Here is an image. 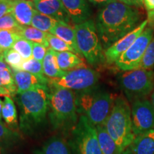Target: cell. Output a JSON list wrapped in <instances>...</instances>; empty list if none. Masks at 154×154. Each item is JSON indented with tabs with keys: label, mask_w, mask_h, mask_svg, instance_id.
Instances as JSON below:
<instances>
[{
	"label": "cell",
	"mask_w": 154,
	"mask_h": 154,
	"mask_svg": "<svg viewBox=\"0 0 154 154\" xmlns=\"http://www.w3.org/2000/svg\"><path fill=\"white\" fill-rule=\"evenodd\" d=\"M141 14L138 9L120 2H113L98 12L96 27L105 50L139 25Z\"/></svg>",
	"instance_id": "6da1fadb"
},
{
	"label": "cell",
	"mask_w": 154,
	"mask_h": 154,
	"mask_svg": "<svg viewBox=\"0 0 154 154\" xmlns=\"http://www.w3.org/2000/svg\"><path fill=\"white\" fill-rule=\"evenodd\" d=\"M20 110V127L24 131H32L45 120L49 110V86H36L17 94Z\"/></svg>",
	"instance_id": "7a4b0ae2"
},
{
	"label": "cell",
	"mask_w": 154,
	"mask_h": 154,
	"mask_svg": "<svg viewBox=\"0 0 154 154\" xmlns=\"http://www.w3.org/2000/svg\"><path fill=\"white\" fill-rule=\"evenodd\" d=\"M49 86V116L54 129H73L79 121L76 94L67 88Z\"/></svg>",
	"instance_id": "3957f363"
},
{
	"label": "cell",
	"mask_w": 154,
	"mask_h": 154,
	"mask_svg": "<svg viewBox=\"0 0 154 154\" xmlns=\"http://www.w3.org/2000/svg\"><path fill=\"white\" fill-rule=\"evenodd\" d=\"M115 99L109 92L96 88L79 91L76 94L77 111L85 116L94 126L104 125L112 111Z\"/></svg>",
	"instance_id": "277c9868"
},
{
	"label": "cell",
	"mask_w": 154,
	"mask_h": 154,
	"mask_svg": "<svg viewBox=\"0 0 154 154\" xmlns=\"http://www.w3.org/2000/svg\"><path fill=\"white\" fill-rule=\"evenodd\" d=\"M104 126L122 151L132 143L136 136L133 131L131 109L124 98L121 96L116 98L112 111Z\"/></svg>",
	"instance_id": "5b68a950"
},
{
	"label": "cell",
	"mask_w": 154,
	"mask_h": 154,
	"mask_svg": "<svg viewBox=\"0 0 154 154\" xmlns=\"http://www.w3.org/2000/svg\"><path fill=\"white\" fill-rule=\"evenodd\" d=\"M76 44L82 55L90 64L97 65L106 61L104 51L92 19L74 26Z\"/></svg>",
	"instance_id": "8992f818"
},
{
	"label": "cell",
	"mask_w": 154,
	"mask_h": 154,
	"mask_svg": "<svg viewBox=\"0 0 154 154\" xmlns=\"http://www.w3.org/2000/svg\"><path fill=\"white\" fill-rule=\"evenodd\" d=\"M121 87L128 99H142L154 89V72L138 68L124 73L119 79Z\"/></svg>",
	"instance_id": "52a82bcc"
},
{
	"label": "cell",
	"mask_w": 154,
	"mask_h": 154,
	"mask_svg": "<svg viewBox=\"0 0 154 154\" xmlns=\"http://www.w3.org/2000/svg\"><path fill=\"white\" fill-rule=\"evenodd\" d=\"M100 75L94 69L83 67L66 72L60 78L49 79L48 85L67 88L72 91H84L95 88Z\"/></svg>",
	"instance_id": "ba28073f"
},
{
	"label": "cell",
	"mask_w": 154,
	"mask_h": 154,
	"mask_svg": "<svg viewBox=\"0 0 154 154\" xmlns=\"http://www.w3.org/2000/svg\"><path fill=\"white\" fill-rule=\"evenodd\" d=\"M72 146L76 154H102L96 126L81 115L72 130Z\"/></svg>",
	"instance_id": "9c48e42d"
},
{
	"label": "cell",
	"mask_w": 154,
	"mask_h": 154,
	"mask_svg": "<svg viewBox=\"0 0 154 154\" xmlns=\"http://www.w3.org/2000/svg\"><path fill=\"white\" fill-rule=\"evenodd\" d=\"M153 34L154 29L146 27L132 45L116 61V66L124 72L139 68L144 53L153 38Z\"/></svg>",
	"instance_id": "30bf717a"
},
{
	"label": "cell",
	"mask_w": 154,
	"mask_h": 154,
	"mask_svg": "<svg viewBox=\"0 0 154 154\" xmlns=\"http://www.w3.org/2000/svg\"><path fill=\"white\" fill-rule=\"evenodd\" d=\"M131 119L136 136L154 129V108L151 102L144 99L133 101Z\"/></svg>",
	"instance_id": "8fae6325"
},
{
	"label": "cell",
	"mask_w": 154,
	"mask_h": 154,
	"mask_svg": "<svg viewBox=\"0 0 154 154\" xmlns=\"http://www.w3.org/2000/svg\"><path fill=\"white\" fill-rule=\"evenodd\" d=\"M148 20L146 19L141 22L135 29L120 38L104 51L106 61L108 63H116L123 53H124L129 48L135 40L141 34L146 28Z\"/></svg>",
	"instance_id": "7c38bea8"
},
{
	"label": "cell",
	"mask_w": 154,
	"mask_h": 154,
	"mask_svg": "<svg viewBox=\"0 0 154 154\" xmlns=\"http://www.w3.org/2000/svg\"><path fill=\"white\" fill-rule=\"evenodd\" d=\"M38 12L48 15L58 21L70 24L71 20L61 0H33Z\"/></svg>",
	"instance_id": "4fadbf2b"
},
{
	"label": "cell",
	"mask_w": 154,
	"mask_h": 154,
	"mask_svg": "<svg viewBox=\"0 0 154 154\" xmlns=\"http://www.w3.org/2000/svg\"><path fill=\"white\" fill-rule=\"evenodd\" d=\"M72 22L79 24L89 19L91 15L90 6L86 0H61Z\"/></svg>",
	"instance_id": "5bb4252c"
},
{
	"label": "cell",
	"mask_w": 154,
	"mask_h": 154,
	"mask_svg": "<svg viewBox=\"0 0 154 154\" xmlns=\"http://www.w3.org/2000/svg\"><path fill=\"white\" fill-rule=\"evenodd\" d=\"M17 94L22 93L36 86H48L49 79L44 76H38L31 73L19 71L13 72Z\"/></svg>",
	"instance_id": "9a60e30c"
},
{
	"label": "cell",
	"mask_w": 154,
	"mask_h": 154,
	"mask_svg": "<svg viewBox=\"0 0 154 154\" xmlns=\"http://www.w3.org/2000/svg\"><path fill=\"white\" fill-rule=\"evenodd\" d=\"M36 12L32 0H13L11 14L21 26H30Z\"/></svg>",
	"instance_id": "2e32d148"
},
{
	"label": "cell",
	"mask_w": 154,
	"mask_h": 154,
	"mask_svg": "<svg viewBox=\"0 0 154 154\" xmlns=\"http://www.w3.org/2000/svg\"><path fill=\"white\" fill-rule=\"evenodd\" d=\"M49 33L61 38L74 49L76 54L83 57L77 47L75 29L74 27H72L70 24L59 21L54 27L50 31Z\"/></svg>",
	"instance_id": "e0dca14e"
},
{
	"label": "cell",
	"mask_w": 154,
	"mask_h": 154,
	"mask_svg": "<svg viewBox=\"0 0 154 154\" xmlns=\"http://www.w3.org/2000/svg\"><path fill=\"white\" fill-rule=\"evenodd\" d=\"M129 147L133 154H154V129L136 136Z\"/></svg>",
	"instance_id": "ac0fdd59"
},
{
	"label": "cell",
	"mask_w": 154,
	"mask_h": 154,
	"mask_svg": "<svg viewBox=\"0 0 154 154\" xmlns=\"http://www.w3.org/2000/svg\"><path fill=\"white\" fill-rule=\"evenodd\" d=\"M42 66L44 74L49 79L60 78L66 73L59 68L57 62V51L50 48L47 49L45 57L42 61Z\"/></svg>",
	"instance_id": "d6986e66"
},
{
	"label": "cell",
	"mask_w": 154,
	"mask_h": 154,
	"mask_svg": "<svg viewBox=\"0 0 154 154\" xmlns=\"http://www.w3.org/2000/svg\"><path fill=\"white\" fill-rule=\"evenodd\" d=\"M102 154H121L123 151L107 132L104 125L96 126Z\"/></svg>",
	"instance_id": "ffe728a7"
},
{
	"label": "cell",
	"mask_w": 154,
	"mask_h": 154,
	"mask_svg": "<svg viewBox=\"0 0 154 154\" xmlns=\"http://www.w3.org/2000/svg\"><path fill=\"white\" fill-rule=\"evenodd\" d=\"M57 62L59 68L63 72L86 67L85 63L76 54L72 51H57Z\"/></svg>",
	"instance_id": "44dd1931"
},
{
	"label": "cell",
	"mask_w": 154,
	"mask_h": 154,
	"mask_svg": "<svg viewBox=\"0 0 154 154\" xmlns=\"http://www.w3.org/2000/svg\"><path fill=\"white\" fill-rule=\"evenodd\" d=\"M35 154H71V152L64 140L54 137L46 142L41 149L36 151Z\"/></svg>",
	"instance_id": "7402d4cb"
},
{
	"label": "cell",
	"mask_w": 154,
	"mask_h": 154,
	"mask_svg": "<svg viewBox=\"0 0 154 154\" xmlns=\"http://www.w3.org/2000/svg\"><path fill=\"white\" fill-rule=\"evenodd\" d=\"M21 37L25 38L34 43L42 44L44 47L49 49V45L47 39V34L46 32L37 29L29 26H20L17 30Z\"/></svg>",
	"instance_id": "603a6c76"
},
{
	"label": "cell",
	"mask_w": 154,
	"mask_h": 154,
	"mask_svg": "<svg viewBox=\"0 0 154 154\" xmlns=\"http://www.w3.org/2000/svg\"><path fill=\"white\" fill-rule=\"evenodd\" d=\"M2 116L8 126L16 127L18 124L17 121V111L11 96H5L4 100Z\"/></svg>",
	"instance_id": "cb8c5ba5"
},
{
	"label": "cell",
	"mask_w": 154,
	"mask_h": 154,
	"mask_svg": "<svg viewBox=\"0 0 154 154\" xmlns=\"http://www.w3.org/2000/svg\"><path fill=\"white\" fill-rule=\"evenodd\" d=\"M59 21L48 15L36 12L32 20L31 26L44 32H50Z\"/></svg>",
	"instance_id": "d4e9b609"
},
{
	"label": "cell",
	"mask_w": 154,
	"mask_h": 154,
	"mask_svg": "<svg viewBox=\"0 0 154 154\" xmlns=\"http://www.w3.org/2000/svg\"><path fill=\"white\" fill-rule=\"evenodd\" d=\"M20 38L16 30L0 29V49L5 51L12 49L15 42Z\"/></svg>",
	"instance_id": "484cf974"
},
{
	"label": "cell",
	"mask_w": 154,
	"mask_h": 154,
	"mask_svg": "<svg viewBox=\"0 0 154 154\" xmlns=\"http://www.w3.org/2000/svg\"><path fill=\"white\" fill-rule=\"evenodd\" d=\"M0 87L7 88L11 93V96H14L17 94L14 75L10 67L0 72Z\"/></svg>",
	"instance_id": "4316f807"
},
{
	"label": "cell",
	"mask_w": 154,
	"mask_h": 154,
	"mask_svg": "<svg viewBox=\"0 0 154 154\" xmlns=\"http://www.w3.org/2000/svg\"><path fill=\"white\" fill-rule=\"evenodd\" d=\"M4 59L12 72H19L24 60L19 54L13 49L4 51Z\"/></svg>",
	"instance_id": "83f0119b"
},
{
	"label": "cell",
	"mask_w": 154,
	"mask_h": 154,
	"mask_svg": "<svg viewBox=\"0 0 154 154\" xmlns=\"http://www.w3.org/2000/svg\"><path fill=\"white\" fill-rule=\"evenodd\" d=\"M12 49L17 51L19 54L22 56L24 60H27V59L32 58L33 42L21 37L15 42L13 45Z\"/></svg>",
	"instance_id": "f1b7e54d"
},
{
	"label": "cell",
	"mask_w": 154,
	"mask_h": 154,
	"mask_svg": "<svg viewBox=\"0 0 154 154\" xmlns=\"http://www.w3.org/2000/svg\"><path fill=\"white\" fill-rule=\"evenodd\" d=\"M47 39L48 43H49L50 49H53L54 51H57V52H62V51H72V52H75L74 49L69 46L68 44L63 42L61 38H58L51 33L47 34Z\"/></svg>",
	"instance_id": "f546056e"
},
{
	"label": "cell",
	"mask_w": 154,
	"mask_h": 154,
	"mask_svg": "<svg viewBox=\"0 0 154 154\" xmlns=\"http://www.w3.org/2000/svg\"><path fill=\"white\" fill-rule=\"evenodd\" d=\"M19 71H24L38 76H44L42 62L36 60L34 58L23 61Z\"/></svg>",
	"instance_id": "4dcf8cb0"
},
{
	"label": "cell",
	"mask_w": 154,
	"mask_h": 154,
	"mask_svg": "<svg viewBox=\"0 0 154 154\" xmlns=\"http://www.w3.org/2000/svg\"><path fill=\"white\" fill-rule=\"evenodd\" d=\"M154 67V37L150 42L142 59L139 68L152 70Z\"/></svg>",
	"instance_id": "1f68e13d"
},
{
	"label": "cell",
	"mask_w": 154,
	"mask_h": 154,
	"mask_svg": "<svg viewBox=\"0 0 154 154\" xmlns=\"http://www.w3.org/2000/svg\"><path fill=\"white\" fill-rule=\"evenodd\" d=\"M21 25L17 22V20L12 14H8L0 18V29H11L17 30Z\"/></svg>",
	"instance_id": "d6a6232c"
},
{
	"label": "cell",
	"mask_w": 154,
	"mask_h": 154,
	"mask_svg": "<svg viewBox=\"0 0 154 154\" xmlns=\"http://www.w3.org/2000/svg\"><path fill=\"white\" fill-rule=\"evenodd\" d=\"M16 137L15 133L9 130L7 126L0 121V146L9 143Z\"/></svg>",
	"instance_id": "836d02e7"
},
{
	"label": "cell",
	"mask_w": 154,
	"mask_h": 154,
	"mask_svg": "<svg viewBox=\"0 0 154 154\" xmlns=\"http://www.w3.org/2000/svg\"><path fill=\"white\" fill-rule=\"evenodd\" d=\"M48 48L44 47L42 44L33 42V51H32V58L36 60L42 62L47 54Z\"/></svg>",
	"instance_id": "e575fe53"
},
{
	"label": "cell",
	"mask_w": 154,
	"mask_h": 154,
	"mask_svg": "<svg viewBox=\"0 0 154 154\" xmlns=\"http://www.w3.org/2000/svg\"><path fill=\"white\" fill-rule=\"evenodd\" d=\"M13 0H0V18L12 11Z\"/></svg>",
	"instance_id": "d590c367"
},
{
	"label": "cell",
	"mask_w": 154,
	"mask_h": 154,
	"mask_svg": "<svg viewBox=\"0 0 154 154\" xmlns=\"http://www.w3.org/2000/svg\"><path fill=\"white\" fill-rule=\"evenodd\" d=\"M88 1L94 5L103 6L104 7V6L113 2L116 1V0H88Z\"/></svg>",
	"instance_id": "8d00e7d4"
},
{
	"label": "cell",
	"mask_w": 154,
	"mask_h": 154,
	"mask_svg": "<svg viewBox=\"0 0 154 154\" xmlns=\"http://www.w3.org/2000/svg\"><path fill=\"white\" fill-rule=\"evenodd\" d=\"M116 1L120 2L121 3H124L126 5L131 6V7H140L137 0H116Z\"/></svg>",
	"instance_id": "74e56055"
},
{
	"label": "cell",
	"mask_w": 154,
	"mask_h": 154,
	"mask_svg": "<svg viewBox=\"0 0 154 154\" xmlns=\"http://www.w3.org/2000/svg\"><path fill=\"white\" fill-rule=\"evenodd\" d=\"M143 5L148 12L154 10V0H143Z\"/></svg>",
	"instance_id": "f35d334b"
},
{
	"label": "cell",
	"mask_w": 154,
	"mask_h": 154,
	"mask_svg": "<svg viewBox=\"0 0 154 154\" xmlns=\"http://www.w3.org/2000/svg\"><path fill=\"white\" fill-rule=\"evenodd\" d=\"M148 25L149 27L154 29V10L148 12Z\"/></svg>",
	"instance_id": "ab89813d"
},
{
	"label": "cell",
	"mask_w": 154,
	"mask_h": 154,
	"mask_svg": "<svg viewBox=\"0 0 154 154\" xmlns=\"http://www.w3.org/2000/svg\"><path fill=\"white\" fill-rule=\"evenodd\" d=\"M0 96H11V93L7 88L0 87Z\"/></svg>",
	"instance_id": "60d3db41"
},
{
	"label": "cell",
	"mask_w": 154,
	"mask_h": 154,
	"mask_svg": "<svg viewBox=\"0 0 154 154\" xmlns=\"http://www.w3.org/2000/svg\"><path fill=\"white\" fill-rule=\"evenodd\" d=\"M9 66L7 64V63L5 62V59H4V57L1 58L0 59V72L2 70H5V69L9 68Z\"/></svg>",
	"instance_id": "b9f144b4"
},
{
	"label": "cell",
	"mask_w": 154,
	"mask_h": 154,
	"mask_svg": "<svg viewBox=\"0 0 154 154\" xmlns=\"http://www.w3.org/2000/svg\"><path fill=\"white\" fill-rule=\"evenodd\" d=\"M121 154H133L131 150L130 147L126 148V149H124V151L121 152Z\"/></svg>",
	"instance_id": "7bdbcfd3"
},
{
	"label": "cell",
	"mask_w": 154,
	"mask_h": 154,
	"mask_svg": "<svg viewBox=\"0 0 154 154\" xmlns=\"http://www.w3.org/2000/svg\"><path fill=\"white\" fill-rule=\"evenodd\" d=\"M3 103L4 102L0 99V121H2V107H3Z\"/></svg>",
	"instance_id": "ee69618b"
},
{
	"label": "cell",
	"mask_w": 154,
	"mask_h": 154,
	"mask_svg": "<svg viewBox=\"0 0 154 154\" xmlns=\"http://www.w3.org/2000/svg\"><path fill=\"white\" fill-rule=\"evenodd\" d=\"M151 102L152 105H153V106L154 108V89H153V92H152L151 96Z\"/></svg>",
	"instance_id": "f6af8a7d"
},
{
	"label": "cell",
	"mask_w": 154,
	"mask_h": 154,
	"mask_svg": "<svg viewBox=\"0 0 154 154\" xmlns=\"http://www.w3.org/2000/svg\"><path fill=\"white\" fill-rule=\"evenodd\" d=\"M138 4H139L140 7H142V5H143V0H137Z\"/></svg>",
	"instance_id": "bcb514c9"
},
{
	"label": "cell",
	"mask_w": 154,
	"mask_h": 154,
	"mask_svg": "<svg viewBox=\"0 0 154 154\" xmlns=\"http://www.w3.org/2000/svg\"><path fill=\"white\" fill-rule=\"evenodd\" d=\"M2 57H4V51L0 49V59Z\"/></svg>",
	"instance_id": "7dc6e473"
},
{
	"label": "cell",
	"mask_w": 154,
	"mask_h": 154,
	"mask_svg": "<svg viewBox=\"0 0 154 154\" xmlns=\"http://www.w3.org/2000/svg\"><path fill=\"white\" fill-rule=\"evenodd\" d=\"M0 154H2V149H1V147H0Z\"/></svg>",
	"instance_id": "c3c4849f"
},
{
	"label": "cell",
	"mask_w": 154,
	"mask_h": 154,
	"mask_svg": "<svg viewBox=\"0 0 154 154\" xmlns=\"http://www.w3.org/2000/svg\"><path fill=\"white\" fill-rule=\"evenodd\" d=\"M32 1H33V0H32Z\"/></svg>",
	"instance_id": "681fc988"
}]
</instances>
